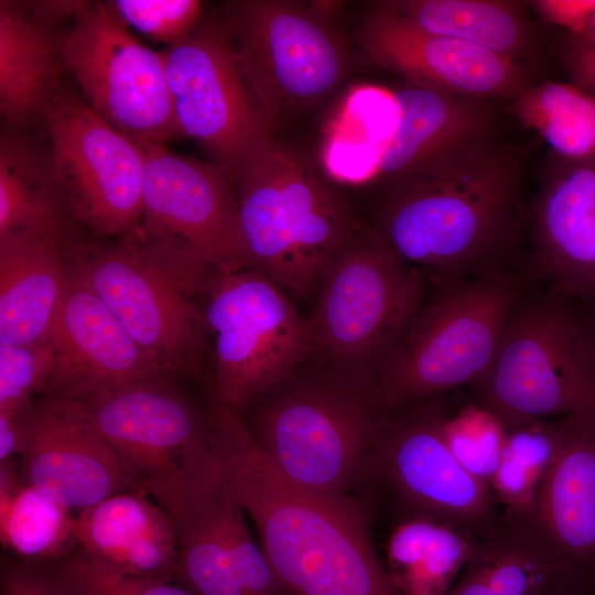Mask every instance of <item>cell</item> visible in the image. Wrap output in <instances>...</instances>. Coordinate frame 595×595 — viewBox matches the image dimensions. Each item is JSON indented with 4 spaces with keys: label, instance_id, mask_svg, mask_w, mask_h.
<instances>
[{
    "label": "cell",
    "instance_id": "6da1fadb",
    "mask_svg": "<svg viewBox=\"0 0 595 595\" xmlns=\"http://www.w3.org/2000/svg\"><path fill=\"white\" fill-rule=\"evenodd\" d=\"M209 411L216 459L283 595H402L353 498L293 483L258 448L238 411L216 402Z\"/></svg>",
    "mask_w": 595,
    "mask_h": 595
},
{
    "label": "cell",
    "instance_id": "7a4b0ae2",
    "mask_svg": "<svg viewBox=\"0 0 595 595\" xmlns=\"http://www.w3.org/2000/svg\"><path fill=\"white\" fill-rule=\"evenodd\" d=\"M526 220L519 163L494 142L386 181L374 227L440 284L507 267Z\"/></svg>",
    "mask_w": 595,
    "mask_h": 595
},
{
    "label": "cell",
    "instance_id": "3957f363",
    "mask_svg": "<svg viewBox=\"0 0 595 595\" xmlns=\"http://www.w3.org/2000/svg\"><path fill=\"white\" fill-rule=\"evenodd\" d=\"M247 408L242 421L273 466L327 495H348L363 476L389 413L371 377L332 366L298 368Z\"/></svg>",
    "mask_w": 595,
    "mask_h": 595
},
{
    "label": "cell",
    "instance_id": "277c9868",
    "mask_svg": "<svg viewBox=\"0 0 595 595\" xmlns=\"http://www.w3.org/2000/svg\"><path fill=\"white\" fill-rule=\"evenodd\" d=\"M251 267L305 294L361 228L349 201L313 165L272 139L235 178Z\"/></svg>",
    "mask_w": 595,
    "mask_h": 595
},
{
    "label": "cell",
    "instance_id": "5b68a950",
    "mask_svg": "<svg viewBox=\"0 0 595 595\" xmlns=\"http://www.w3.org/2000/svg\"><path fill=\"white\" fill-rule=\"evenodd\" d=\"M526 286L527 278L508 267L440 283L376 377L383 409L396 411L476 383Z\"/></svg>",
    "mask_w": 595,
    "mask_h": 595
},
{
    "label": "cell",
    "instance_id": "8992f818",
    "mask_svg": "<svg viewBox=\"0 0 595 595\" xmlns=\"http://www.w3.org/2000/svg\"><path fill=\"white\" fill-rule=\"evenodd\" d=\"M73 268L127 332L171 375L196 374L206 348L203 260L143 240L134 230L113 244L73 241Z\"/></svg>",
    "mask_w": 595,
    "mask_h": 595
},
{
    "label": "cell",
    "instance_id": "52a82bcc",
    "mask_svg": "<svg viewBox=\"0 0 595 595\" xmlns=\"http://www.w3.org/2000/svg\"><path fill=\"white\" fill-rule=\"evenodd\" d=\"M549 290L518 303L473 401L513 426L595 409V318Z\"/></svg>",
    "mask_w": 595,
    "mask_h": 595
},
{
    "label": "cell",
    "instance_id": "ba28073f",
    "mask_svg": "<svg viewBox=\"0 0 595 595\" xmlns=\"http://www.w3.org/2000/svg\"><path fill=\"white\" fill-rule=\"evenodd\" d=\"M313 317L328 366L376 380L423 304V279L374 226L363 225L326 268Z\"/></svg>",
    "mask_w": 595,
    "mask_h": 595
},
{
    "label": "cell",
    "instance_id": "9c48e42d",
    "mask_svg": "<svg viewBox=\"0 0 595 595\" xmlns=\"http://www.w3.org/2000/svg\"><path fill=\"white\" fill-rule=\"evenodd\" d=\"M203 313L213 338L214 400L238 412L295 371L314 349L310 318L283 288L252 267L213 268Z\"/></svg>",
    "mask_w": 595,
    "mask_h": 595
},
{
    "label": "cell",
    "instance_id": "30bf717a",
    "mask_svg": "<svg viewBox=\"0 0 595 595\" xmlns=\"http://www.w3.org/2000/svg\"><path fill=\"white\" fill-rule=\"evenodd\" d=\"M221 25L249 89L273 122L322 101L346 76L345 43L313 4L232 1Z\"/></svg>",
    "mask_w": 595,
    "mask_h": 595
},
{
    "label": "cell",
    "instance_id": "8fae6325",
    "mask_svg": "<svg viewBox=\"0 0 595 595\" xmlns=\"http://www.w3.org/2000/svg\"><path fill=\"white\" fill-rule=\"evenodd\" d=\"M447 411L440 397L389 412L363 476L388 488L409 517L429 518L484 541L507 520L490 486L470 475L445 444Z\"/></svg>",
    "mask_w": 595,
    "mask_h": 595
},
{
    "label": "cell",
    "instance_id": "7c38bea8",
    "mask_svg": "<svg viewBox=\"0 0 595 595\" xmlns=\"http://www.w3.org/2000/svg\"><path fill=\"white\" fill-rule=\"evenodd\" d=\"M61 54L85 102L111 127L137 141L182 137L162 52L140 43L110 2L84 1Z\"/></svg>",
    "mask_w": 595,
    "mask_h": 595
},
{
    "label": "cell",
    "instance_id": "4fadbf2b",
    "mask_svg": "<svg viewBox=\"0 0 595 595\" xmlns=\"http://www.w3.org/2000/svg\"><path fill=\"white\" fill-rule=\"evenodd\" d=\"M43 120L64 212L96 235L123 237L142 216L144 153L85 101L62 88Z\"/></svg>",
    "mask_w": 595,
    "mask_h": 595
},
{
    "label": "cell",
    "instance_id": "5bb4252c",
    "mask_svg": "<svg viewBox=\"0 0 595 595\" xmlns=\"http://www.w3.org/2000/svg\"><path fill=\"white\" fill-rule=\"evenodd\" d=\"M175 119L234 181L247 160L273 138L240 71L221 23L198 24L162 52Z\"/></svg>",
    "mask_w": 595,
    "mask_h": 595
},
{
    "label": "cell",
    "instance_id": "9a60e30c",
    "mask_svg": "<svg viewBox=\"0 0 595 595\" xmlns=\"http://www.w3.org/2000/svg\"><path fill=\"white\" fill-rule=\"evenodd\" d=\"M144 153L142 216L137 234L212 268H250L234 180L218 165L138 141Z\"/></svg>",
    "mask_w": 595,
    "mask_h": 595
},
{
    "label": "cell",
    "instance_id": "2e32d148",
    "mask_svg": "<svg viewBox=\"0 0 595 595\" xmlns=\"http://www.w3.org/2000/svg\"><path fill=\"white\" fill-rule=\"evenodd\" d=\"M77 401L145 487L214 454L209 410L192 404L171 376L99 390Z\"/></svg>",
    "mask_w": 595,
    "mask_h": 595
},
{
    "label": "cell",
    "instance_id": "e0dca14e",
    "mask_svg": "<svg viewBox=\"0 0 595 595\" xmlns=\"http://www.w3.org/2000/svg\"><path fill=\"white\" fill-rule=\"evenodd\" d=\"M19 457L22 483L77 512L117 494L147 491L74 399L46 394L31 405Z\"/></svg>",
    "mask_w": 595,
    "mask_h": 595
},
{
    "label": "cell",
    "instance_id": "ac0fdd59",
    "mask_svg": "<svg viewBox=\"0 0 595 595\" xmlns=\"http://www.w3.org/2000/svg\"><path fill=\"white\" fill-rule=\"evenodd\" d=\"M367 56L411 86L475 99L516 98L529 84L522 63L426 32L380 3L359 33Z\"/></svg>",
    "mask_w": 595,
    "mask_h": 595
},
{
    "label": "cell",
    "instance_id": "d6986e66",
    "mask_svg": "<svg viewBox=\"0 0 595 595\" xmlns=\"http://www.w3.org/2000/svg\"><path fill=\"white\" fill-rule=\"evenodd\" d=\"M47 338L54 353L47 396L78 400L99 390L172 376L74 268Z\"/></svg>",
    "mask_w": 595,
    "mask_h": 595
},
{
    "label": "cell",
    "instance_id": "ffe728a7",
    "mask_svg": "<svg viewBox=\"0 0 595 595\" xmlns=\"http://www.w3.org/2000/svg\"><path fill=\"white\" fill-rule=\"evenodd\" d=\"M558 422L559 456L539 488L530 517L518 523L595 594V409L571 412Z\"/></svg>",
    "mask_w": 595,
    "mask_h": 595
},
{
    "label": "cell",
    "instance_id": "44dd1931",
    "mask_svg": "<svg viewBox=\"0 0 595 595\" xmlns=\"http://www.w3.org/2000/svg\"><path fill=\"white\" fill-rule=\"evenodd\" d=\"M565 160L531 209V270L552 291L595 300V156Z\"/></svg>",
    "mask_w": 595,
    "mask_h": 595
},
{
    "label": "cell",
    "instance_id": "7402d4cb",
    "mask_svg": "<svg viewBox=\"0 0 595 595\" xmlns=\"http://www.w3.org/2000/svg\"><path fill=\"white\" fill-rule=\"evenodd\" d=\"M219 464L195 467L147 484L169 515L176 541L175 574L196 595H248L236 572L218 517Z\"/></svg>",
    "mask_w": 595,
    "mask_h": 595
},
{
    "label": "cell",
    "instance_id": "603a6c76",
    "mask_svg": "<svg viewBox=\"0 0 595 595\" xmlns=\"http://www.w3.org/2000/svg\"><path fill=\"white\" fill-rule=\"evenodd\" d=\"M400 119L377 178L410 176L495 142L496 120L484 99L408 86L396 90Z\"/></svg>",
    "mask_w": 595,
    "mask_h": 595
},
{
    "label": "cell",
    "instance_id": "cb8c5ba5",
    "mask_svg": "<svg viewBox=\"0 0 595 595\" xmlns=\"http://www.w3.org/2000/svg\"><path fill=\"white\" fill-rule=\"evenodd\" d=\"M66 226L0 238V345L47 337L73 271Z\"/></svg>",
    "mask_w": 595,
    "mask_h": 595
},
{
    "label": "cell",
    "instance_id": "d4e9b609",
    "mask_svg": "<svg viewBox=\"0 0 595 595\" xmlns=\"http://www.w3.org/2000/svg\"><path fill=\"white\" fill-rule=\"evenodd\" d=\"M148 495L121 493L78 511L75 537L80 553L126 575L170 581L177 561L174 529Z\"/></svg>",
    "mask_w": 595,
    "mask_h": 595
},
{
    "label": "cell",
    "instance_id": "484cf974",
    "mask_svg": "<svg viewBox=\"0 0 595 595\" xmlns=\"http://www.w3.org/2000/svg\"><path fill=\"white\" fill-rule=\"evenodd\" d=\"M61 39L19 4L0 1V112L6 126L24 129L63 88Z\"/></svg>",
    "mask_w": 595,
    "mask_h": 595
},
{
    "label": "cell",
    "instance_id": "4316f807",
    "mask_svg": "<svg viewBox=\"0 0 595 595\" xmlns=\"http://www.w3.org/2000/svg\"><path fill=\"white\" fill-rule=\"evenodd\" d=\"M426 32L459 40L522 63L536 43L517 4L496 0H393L381 2Z\"/></svg>",
    "mask_w": 595,
    "mask_h": 595
},
{
    "label": "cell",
    "instance_id": "83f0119b",
    "mask_svg": "<svg viewBox=\"0 0 595 595\" xmlns=\"http://www.w3.org/2000/svg\"><path fill=\"white\" fill-rule=\"evenodd\" d=\"M399 119L394 91L377 86L353 89L343 100L324 141L322 156L331 178L353 184L377 178Z\"/></svg>",
    "mask_w": 595,
    "mask_h": 595
},
{
    "label": "cell",
    "instance_id": "f1b7e54d",
    "mask_svg": "<svg viewBox=\"0 0 595 595\" xmlns=\"http://www.w3.org/2000/svg\"><path fill=\"white\" fill-rule=\"evenodd\" d=\"M479 542L448 524L409 517L388 540L386 567L402 595H445Z\"/></svg>",
    "mask_w": 595,
    "mask_h": 595
},
{
    "label": "cell",
    "instance_id": "f546056e",
    "mask_svg": "<svg viewBox=\"0 0 595 595\" xmlns=\"http://www.w3.org/2000/svg\"><path fill=\"white\" fill-rule=\"evenodd\" d=\"M48 150L21 128L0 138V238L31 229L66 226Z\"/></svg>",
    "mask_w": 595,
    "mask_h": 595
},
{
    "label": "cell",
    "instance_id": "4dcf8cb0",
    "mask_svg": "<svg viewBox=\"0 0 595 595\" xmlns=\"http://www.w3.org/2000/svg\"><path fill=\"white\" fill-rule=\"evenodd\" d=\"M14 478L9 462L1 463L2 543L15 554L29 559L68 555L77 547L73 510Z\"/></svg>",
    "mask_w": 595,
    "mask_h": 595
},
{
    "label": "cell",
    "instance_id": "1f68e13d",
    "mask_svg": "<svg viewBox=\"0 0 595 595\" xmlns=\"http://www.w3.org/2000/svg\"><path fill=\"white\" fill-rule=\"evenodd\" d=\"M467 565L496 595H543L561 584L581 582L527 527L508 519L497 534L479 542Z\"/></svg>",
    "mask_w": 595,
    "mask_h": 595
},
{
    "label": "cell",
    "instance_id": "d6a6232c",
    "mask_svg": "<svg viewBox=\"0 0 595 595\" xmlns=\"http://www.w3.org/2000/svg\"><path fill=\"white\" fill-rule=\"evenodd\" d=\"M510 112L538 132L560 156H595V97L575 84L530 85L512 99Z\"/></svg>",
    "mask_w": 595,
    "mask_h": 595
},
{
    "label": "cell",
    "instance_id": "836d02e7",
    "mask_svg": "<svg viewBox=\"0 0 595 595\" xmlns=\"http://www.w3.org/2000/svg\"><path fill=\"white\" fill-rule=\"evenodd\" d=\"M561 445L558 421L534 419L507 428L500 462L489 486L508 520L523 522L530 517L539 488Z\"/></svg>",
    "mask_w": 595,
    "mask_h": 595
},
{
    "label": "cell",
    "instance_id": "e575fe53",
    "mask_svg": "<svg viewBox=\"0 0 595 595\" xmlns=\"http://www.w3.org/2000/svg\"><path fill=\"white\" fill-rule=\"evenodd\" d=\"M442 434L450 452L475 478L489 482L504 451L507 428L491 411L475 401L447 411Z\"/></svg>",
    "mask_w": 595,
    "mask_h": 595
},
{
    "label": "cell",
    "instance_id": "d590c367",
    "mask_svg": "<svg viewBox=\"0 0 595 595\" xmlns=\"http://www.w3.org/2000/svg\"><path fill=\"white\" fill-rule=\"evenodd\" d=\"M53 368L54 353L47 337L0 345V414L23 416L33 396L45 391Z\"/></svg>",
    "mask_w": 595,
    "mask_h": 595
},
{
    "label": "cell",
    "instance_id": "8d00e7d4",
    "mask_svg": "<svg viewBox=\"0 0 595 595\" xmlns=\"http://www.w3.org/2000/svg\"><path fill=\"white\" fill-rule=\"evenodd\" d=\"M57 577L72 595H196L169 581L119 573L80 552L64 563Z\"/></svg>",
    "mask_w": 595,
    "mask_h": 595
},
{
    "label": "cell",
    "instance_id": "74e56055",
    "mask_svg": "<svg viewBox=\"0 0 595 595\" xmlns=\"http://www.w3.org/2000/svg\"><path fill=\"white\" fill-rule=\"evenodd\" d=\"M110 4L128 26L169 46L185 40L202 14L197 0H116Z\"/></svg>",
    "mask_w": 595,
    "mask_h": 595
},
{
    "label": "cell",
    "instance_id": "f35d334b",
    "mask_svg": "<svg viewBox=\"0 0 595 595\" xmlns=\"http://www.w3.org/2000/svg\"><path fill=\"white\" fill-rule=\"evenodd\" d=\"M540 15L554 24L580 34L595 12V0H539L533 2Z\"/></svg>",
    "mask_w": 595,
    "mask_h": 595
},
{
    "label": "cell",
    "instance_id": "ab89813d",
    "mask_svg": "<svg viewBox=\"0 0 595 595\" xmlns=\"http://www.w3.org/2000/svg\"><path fill=\"white\" fill-rule=\"evenodd\" d=\"M1 595H72L58 577L28 569H10L1 575Z\"/></svg>",
    "mask_w": 595,
    "mask_h": 595
},
{
    "label": "cell",
    "instance_id": "60d3db41",
    "mask_svg": "<svg viewBox=\"0 0 595 595\" xmlns=\"http://www.w3.org/2000/svg\"><path fill=\"white\" fill-rule=\"evenodd\" d=\"M563 61L573 83L595 97V47L571 34Z\"/></svg>",
    "mask_w": 595,
    "mask_h": 595
},
{
    "label": "cell",
    "instance_id": "b9f144b4",
    "mask_svg": "<svg viewBox=\"0 0 595 595\" xmlns=\"http://www.w3.org/2000/svg\"><path fill=\"white\" fill-rule=\"evenodd\" d=\"M23 447V416L0 414V461L9 462L20 456Z\"/></svg>",
    "mask_w": 595,
    "mask_h": 595
},
{
    "label": "cell",
    "instance_id": "7bdbcfd3",
    "mask_svg": "<svg viewBox=\"0 0 595 595\" xmlns=\"http://www.w3.org/2000/svg\"><path fill=\"white\" fill-rule=\"evenodd\" d=\"M465 569L464 575L445 595H496L475 567Z\"/></svg>",
    "mask_w": 595,
    "mask_h": 595
},
{
    "label": "cell",
    "instance_id": "ee69618b",
    "mask_svg": "<svg viewBox=\"0 0 595 595\" xmlns=\"http://www.w3.org/2000/svg\"><path fill=\"white\" fill-rule=\"evenodd\" d=\"M543 595H595L589 587L581 582H567L556 586Z\"/></svg>",
    "mask_w": 595,
    "mask_h": 595
},
{
    "label": "cell",
    "instance_id": "f6af8a7d",
    "mask_svg": "<svg viewBox=\"0 0 595 595\" xmlns=\"http://www.w3.org/2000/svg\"><path fill=\"white\" fill-rule=\"evenodd\" d=\"M574 36L595 47V12L589 18L584 30L580 34H576Z\"/></svg>",
    "mask_w": 595,
    "mask_h": 595
}]
</instances>
